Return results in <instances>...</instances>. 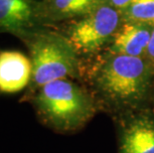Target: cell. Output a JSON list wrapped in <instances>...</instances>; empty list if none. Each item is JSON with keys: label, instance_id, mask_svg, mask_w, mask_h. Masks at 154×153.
Listing matches in <instances>:
<instances>
[{"label": "cell", "instance_id": "cell-1", "mask_svg": "<svg viewBox=\"0 0 154 153\" xmlns=\"http://www.w3.org/2000/svg\"><path fill=\"white\" fill-rule=\"evenodd\" d=\"M32 63L31 86L41 87L56 80L77 76L78 52L66 35L38 27L23 35Z\"/></svg>", "mask_w": 154, "mask_h": 153}, {"label": "cell", "instance_id": "cell-2", "mask_svg": "<svg viewBox=\"0 0 154 153\" xmlns=\"http://www.w3.org/2000/svg\"><path fill=\"white\" fill-rule=\"evenodd\" d=\"M34 102L45 120L65 131L80 127L94 112L88 93L68 79L56 80L39 87Z\"/></svg>", "mask_w": 154, "mask_h": 153}, {"label": "cell", "instance_id": "cell-3", "mask_svg": "<svg viewBox=\"0 0 154 153\" xmlns=\"http://www.w3.org/2000/svg\"><path fill=\"white\" fill-rule=\"evenodd\" d=\"M152 65L146 58L112 55L104 61L97 73L100 90L121 105H134L142 100L151 83Z\"/></svg>", "mask_w": 154, "mask_h": 153}, {"label": "cell", "instance_id": "cell-4", "mask_svg": "<svg viewBox=\"0 0 154 153\" xmlns=\"http://www.w3.org/2000/svg\"><path fill=\"white\" fill-rule=\"evenodd\" d=\"M121 23V12L104 2L76 19L70 25L66 36L78 53L90 54L110 42Z\"/></svg>", "mask_w": 154, "mask_h": 153}, {"label": "cell", "instance_id": "cell-5", "mask_svg": "<svg viewBox=\"0 0 154 153\" xmlns=\"http://www.w3.org/2000/svg\"><path fill=\"white\" fill-rule=\"evenodd\" d=\"M41 26L39 0H0V32L21 38Z\"/></svg>", "mask_w": 154, "mask_h": 153}, {"label": "cell", "instance_id": "cell-6", "mask_svg": "<svg viewBox=\"0 0 154 153\" xmlns=\"http://www.w3.org/2000/svg\"><path fill=\"white\" fill-rule=\"evenodd\" d=\"M152 29V25L122 21L110 41V54L145 58Z\"/></svg>", "mask_w": 154, "mask_h": 153}, {"label": "cell", "instance_id": "cell-7", "mask_svg": "<svg viewBox=\"0 0 154 153\" xmlns=\"http://www.w3.org/2000/svg\"><path fill=\"white\" fill-rule=\"evenodd\" d=\"M31 79L30 58L19 51H0V93L21 92L31 83Z\"/></svg>", "mask_w": 154, "mask_h": 153}, {"label": "cell", "instance_id": "cell-8", "mask_svg": "<svg viewBox=\"0 0 154 153\" xmlns=\"http://www.w3.org/2000/svg\"><path fill=\"white\" fill-rule=\"evenodd\" d=\"M106 0H39L42 24L76 20L99 7Z\"/></svg>", "mask_w": 154, "mask_h": 153}, {"label": "cell", "instance_id": "cell-9", "mask_svg": "<svg viewBox=\"0 0 154 153\" xmlns=\"http://www.w3.org/2000/svg\"><path fill=\"white\" fill-rule=\"evenodd\" d=\"M120 153H154V121L147 118L132 120L121 138Z\"/></svg>", "mask_w": 154, "mask_h": 153}, {"label": "cell", "instance_id": "cell-10", "mask_svg": "<svg viewBox=\"0 0 154 153\" xmlns=\"http://www.w3.org/2000/svg\"><path fill=\"white\" fill-rule=\"evenodd\" d=\"M121 15L122 21L154 26V0H133Z\"/></svg>", "mask_w": 154, "mask_h": 153}, {"label": "cell", "instance_id": "cell-11", "mask_svg": "<svg viewBox=\"0 0 154 153\" xmlns=\"http://www.w3.org/2000/svg\"><path fill=\"white\" fill-rule=\"evenodd\" d=\"M145 58L153 67L154 66V26H153V29H152L151 37H150V42H149L148 48H147Z\"/></svg>", "mask_w": 154, "mask_h": 153}, {"label": "cell", "instance_id": "cell-12", "mask_svg": "<svg viewBox=\"0 0 154 153\" xmlns=\"http://www.w3.org/2000/svg\"><path fill=\"white\" fill-rule=\"evenodd\" d=\"M132 1L133 0H106V2L109 5L113 6L114 8H116L120 12H122Z\"/></svg>", "mask_w": 154, "mask_h": 153}]
</instances>
